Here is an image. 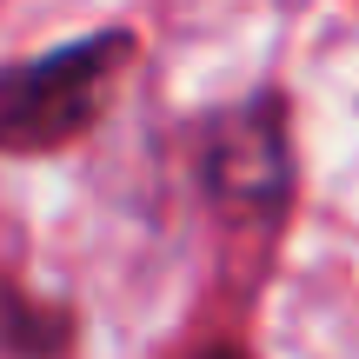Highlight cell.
<instances>
[{
    "label": "cell",
    "mask_w": 359,
    "mask_h": 359,
    "mask_svg": "<svg viewBox=\"0 0 359 359\" xmlns=\"http://www.w3.org/2000/svg\"><path fill=\"white\" fill-rule=\"evenodd\" d=\"M187 359H246L240 346H226V339H219V346H200V353H187Z\"/></svg>",
    "instance_id": "obj_4"
},
{
    "label": "cell",
    "mask_w": 359,
    "mask_h": 359,
    "mask_svg": "<svg viewBox=\"0 0 359 359\" xmlns=\"http://www.w3.org/2000/svg\"><path fill=\"white\" fill-rule=\"evenodd\" d=\"M200 187L219 206V219H253L273 226L293 200V147H286V107L280 93H246L226 100L193 127Z\"/></svg>",
    "instance_id": "obj_2"
},
{
    "label": "cell",
    "mask_w": 359,
    "mask_h": 359,
    "mask_svg": "<svg viewBox=\"0 0 359 359\" xmlns=\"http://www.w3.org/2000/svg\"><path fill=\"white\" fill-rule=\"evenodd\" d=\"M127 27H100L47 47L40 60H7L0 67V154H53L80 140L100 120L114 74L133 60Z\"/></svg>",
    "instance_id": "obj_1"
},
{
    "label": "cell",
    "mask_w": 359,
    "mask_h": 359,
    "mask_svg": "<svg viewBox=\"0 0 359 359\" xmlns=\"http://www.w3.org/2000/svg\"><path fill=\"white\" fill-rule=\"evenodd\" d=\"M74 306L34 293L27 280L0 273V353L7 359H67L74 353Z\"/></svg>",
    "instance_id": "obj_3"
}]
</instances>
